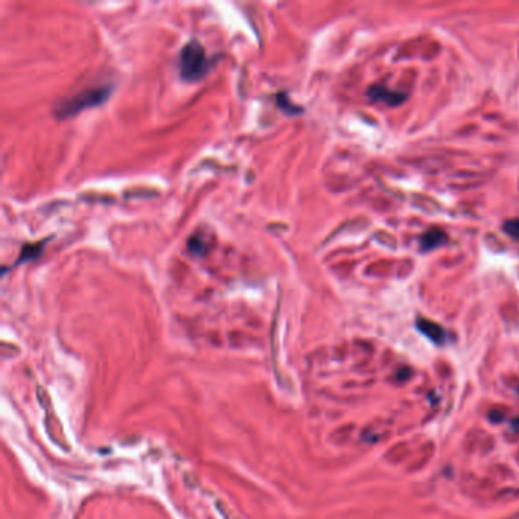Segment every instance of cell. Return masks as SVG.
<instances>
[{
	"label": "cell",
	"mask_w": 519,
	"mask_h": 519,
	"mask_svg": "<svg viewBox=\"0 0 519 519\" xmlns=\"http://www.w3.org/2000/svg\"><path fill=\"white\" fill-rule=\"evenodd\" d=\"M506 411H503V410H500V408H494L490 413H489V419L492 420V422H495V423H501V422H504L506 420Z\"/></svg>",
	"instance_id": "cell-13"
},
{
	"label": "cell",
	"mask_w": 519,
	"mask_h": 519,
	"mask_svg": "<svg viewBox=\"0 0 519 519\" xmlns=\"http://www.w3.org/2000/svg\"><path fill=\"white\" fill-rule=\"evenodd\" d=\"M410 457H411V446L407 442H399V443L393 445L384 454V460L390 464H401V463L407 461Z\"/></svg>",
	"instance_id": "cell-8"
},
{
	"label": "cell",
	"mask_w": 519,
	"mask_h": 519,
	"mask_svg": "<svg viewBox=\"0 0 519 519\" xmlns=\"http://www.w3.org/2000/svg\"><path fill=\"white\" fill-rule=\"evenodd\" d=\"M417 329H419L426 338H429L431 341H434L435 344L445 343L446 332H445V329H443L440 324H437V323H434V321H429V320H426V318H419V320H417Z\"/></svg>",
	"instance_id": "cell-6"
},
{
	"label": "cell",
	"mask_w": 519,
	"mask_h": 519,
	"mask_svg": "<svg viewBox=\"0 0 519 519\" xmlns=\"http://www.w3.org/2000/svg\"><path fill=\"white\" fill-rule=\"evenodd\" d=\"M448 241V235L442 230V228H429L428 231H425L420 238V248L423 251H431L435 250L442 245H445Z\"/></svg>",
	"instance_id": "cell-5"
},
{
	"label": "cell",
	"mask_w": 519,
	"mask_h": 519,
	"mask_svg": "<svg viewBox=\"0 0 519 519\" xmlns=\"http://www.w3.org/2000/svg\"><path fill=\"white\" fill-rule=\"evenodd\" d=\"M38 254H40V250H38V247L37 245H34V247H31V245H26V247H23V250H21V261L24 259H28V257H38Z\"/></svg>",
	"instance_id": "cell-12"
},
{
	"label": "cell",
	"mask_w": 519,
	"mask_h": 519,
	"mask_svg": "<svg viewBox=\"0 0 519 519\" xmlns=\"http://www.w3.org/2000/svg\"><path fill=\"white\" fill-rule=\"evenodd\" d=\"M392 432V423L388 420H373L370 423H367L362 431H361V438L362 442L369 443V445H375L379 443L385 438H388Z\"/></svg>",
	"instance_id": "cell-3"
},
{
	"label": "cell",
	"mask_w": 519,
	"mask_h": 519,
	"mask_svg": "<svg viewBox=\"0 0 519 519\" xmlns=\"http://www.w3.org/2000/svg\"><path fill=\"white\" fill-rule=\"evenodd\" d=\"M206 244H207V242H206V241H204L201 236H198V235H194V236L189 239L188 248H189V251H191L192 254H197V256H204L209 250Z\"/></svg>",
	"instance_id": "cell-10"
},
{
	"label": "cell",
	"mask_w": 519,
	"mask_h": 519,
	"mask_svg": "<svg viewBox=\"0 0 519 519\" xmlns=\"http://www.w3.org/2000/svg\"><path fill=\"white\" fill-rule=\"evenodd\" d=\"M410 376H411V370H410V369H407V367H401V369L396 372V378H395V381H396V382H402V381H407V379H410Z\"/></svg>",
	"instance_id": "cell-14"
},
{
	"label": "cell",
	"mask_w": 519,
	"mask_h": 519,
	"mask_svg": "<svg viewBox=\"0 0 519 519\" xmlns=\"http://www.w3.org/2000/svg\"><path fill=\"white\" fill-rule=\"evenodd\" d=\"M432 455H434V443L428 442V443H425V445L419 449V452L411 458V461L408 463V469H410V471H419V469H422L423 466H426V464L429 463V460H431Z\"/></svg>",
	"instance_id": "cell-9"
},
{
	"label": "cell",
	"mask_w": 519,
	"mask_h": 519,
	"mask_svg": "<svg viewBox=\"0 0 519 519\" xmlns=\"http://www.w3.org/2000/svg\"><path fill=\"white\" fill-rule=\"evenodd\" d=\"M510 429H512V432L519 434V419H513V420H512V423H510Z\"/></svg>",
	"instance_id": "cell-15"
},
{
	"label": "cell",
	"mask_w": 519,
	"mask_h": 519,
	"mask_svg": "<svg viewBox=\"0 0 519 519\" xmlns=\"http://www.w3.org/2000/svg\"><path fill=\"white\" fill-rule=\"evenodd\" d=\"M466 445H468L469 451L487 452L494 446V440L486 431H472L471 434H468Z\"/></svg>",
	"instance_id": "cell-7"
},
{
	"label": "cell",
	"mask_w": 519,
	"mask_h": 519,
	"mask_svg": "<svg viewBox=\"0 0 519 519\" xmlns=\"http://www.w3.org/2000/svg\"><path fill=\"white\" fill-rule=\"evenodd\" d=\"M503 228H504V231H506L510 238H513V239L519 241V218L518 219H509V221H506L504 225H503Z\"/></svg>",
	"instance_id": "cell-11"
},
{
	"label": "cell",
	"mask_w": 519,
	"mask_h": 519,
	"mask_svg": "<svg viewBox=\"0 0 519 519\" xmlns=\"http://www.w3.org/2000/svg\"><path fill=\"white\" fill-rule=\"evenodd\" d=\"M110 95V87H90L84 89L73 96L60 99L55 105V114L60 119L72 117L86 108L101 105Z\"/></svg>",
	"instance_id": "cell-1"
},
{
	"label": "cell",
	"mask_w": 519,
	"mask_h": 519,
	"mask_svg": "<svg viewBox=\"0 0 519 519\" xmlns=\"http://www.w3.org/2000/svg\"><path fill=\"white\" fill-rule=\"evenodd\" d=\"M209 72V60L206 49L198 41H189L180 52V73L189 81L195 83L203 80Z\"/></svg>",
	"instance_id": "cell-2"
},
{
	"label": "cell",
	"mask_w": 519,
	"mask_h": 519,
	"mask_svg": "<svg viewBox=\"0 0 519 519\" xmlns=\"http://www.w3.org/2000/svg\"><path fill=\"white\" fill-rule=\"evenodd\" d=\"M369 98L375 102H384V104L390 105V107H398V105L404 104L407 101V95L405 93H399V92H393L387 87L382 86H373L369 89L367 92Z\"/></svg>",
	"instance_id": "cell-4"
}]
</instances>
